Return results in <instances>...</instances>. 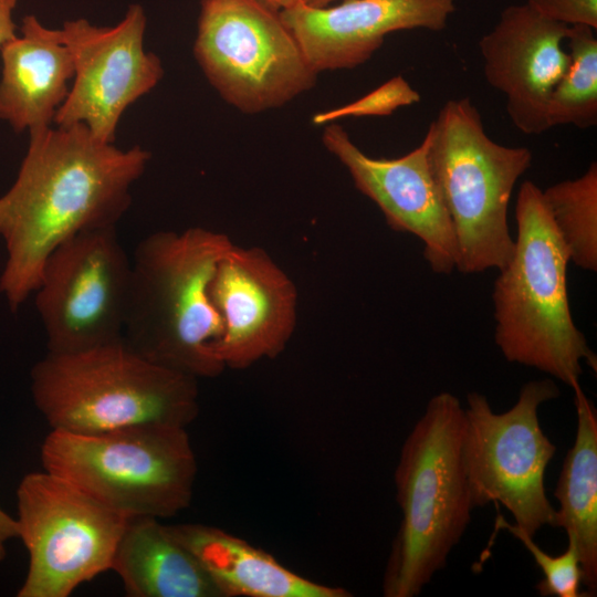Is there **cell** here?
<instances>
[{
  "mask_svg": "<svg viewBox=\"0 0 597 597\" xmlns=\"http://www.w3.org/2000/svg\"><path fill=\"white\" fill-rule=\"evenodd\" d=\"M495 530H506L514 535L532 554L536 565L544 577L536 585V589L544 597H579L586 596L580 591L583 585V570L575 543L568 540L566 551L561 555H549L536 545L533 537L510 524L502 515H498Z\"/></svg>",
  "mask_w": 597,
  "mask_h": 597,
  "instance_id": "603a6c76",
  "label": "cell"
},
{
  "mask_svg": "<svg viewBox=\"0 0 597 597\" xmlns=\"http://www.w3.org/2000/svg\"><path fill=\"white\" fill-rule=\"evenodd\" d=\"M419 98V94L397 76L354 103L315 114L312 122L322 125L345 116L388 115L399 106L417 103Z\"/></svg>",
  "mask_w": 597,
  "mask_h": 597,
  "instance_id": "cb8c5ba5",
  "label": "cell"
},
{
  "mask_svg": "<svg viewBox=\"0 0 597 597\" xmlns=\"http://www.w3.org/2000/svg\"><path fill=\"white\" fill-rule=\"evenodd\" d=\"M111 569L129 597H221L198 559L160 519H128Z\"/></svg>",
  "mask_w": 597,
  "mask_h": 597,
  "instance_id": "d6986e66",
  "label": "cell"
},
{
  "mask_svg": "<svg viewBox=\"0 0 597 597\" xmlns=\"http://www.w3.org/2000/svg\"><path fill=\"white\" fill-rule=\"evenodd\" d=\"M464 408L433 396L407 436L395 470L402 519L388 555L385 597H415L442 569L471 521L463 460Z\"/></svg>",
  "mask_w": 597,
  "mask_h": 597,
  "instance_id": "3957f363",
  "label": "cell"
},
{
  "mask_svg": "<svg viewBox=\"0 0 597 597\" xmlns=\"http://www.w3.org/2000/svg\"><path fill=\"white\" fill-rule=\"evenodd\" d=\"M301 1H303L305 4L310 7L322 8V7L331 6L333 2L338 1V0H301Z\"/></svg>",
  "mask_w": 597,
  "mask_h": 597,
  "instance_id": "f1b7e54d",
  "label": "cell"
},
{
  "mask_svg": "<svg viewBox=\"0 0 597 597\" xmlns=\"http://www.w3.org/2000/svg\"><path fill=\"white\" fill-rule=\"evenodd\" d=\"M116 228L80 232L48 256L34 291L48 352H80L123 336L130 259Z\"/></svg>",
  "mask_w": 597,
  "mask_h": 597,
  "instance_id": "8fae6325",
  "label": "cell"
},
{
  "mask_svg": "<svg viewBox=\"0 0 597 597\" xmlns=\"http://www.w3.org/2000/svg\"><path fill=\"white\" fill-rule=\"evenodd\" d=\"M217 586L221 597H350L345 588L313 582L272 555L219 527L169 525Z\"/></svg>",
  "mask_w": 597,
  "mask_h": 597,
  "instance_id": "ac0fdd59",
  "label": "cell"
},
{
  "mask_svg": "<svg viewBox=\"0 0 597 597\" xmlns=\"http://www.w3.org/2000/svg\"><path fill=\"white\" fill-rule=\"evenodd\" d=\"M322 140L347 169L357 190L378 206L389 228L418 237L431 271L450 274L457 266V243L430 169L428 138L392 159L369 157L338 124L325 127Z\"/></svg>",
  "mask_w": 597,
  "mask_h": 597,
  "instance_id": "5bb4252c",
  "label": "cell"
},
{
  "mask_svg": "<svg viewBox=\"0 0 597 597\" xmlns=\"http://www.w3.org/2000/svg\"><path fill=\"white\" fill-rule=\"evenodd\" d=\"M558 396L552 379L532 380L513 407L494 412L485 396L467 395L463 460L472 507L501 503L532 537L552 526L555 513L544 476L556 446L542 430L538 408Z\"/></svg>",
  "mask_w": 597,
  "mask_h": 597,
  "instance_id": "9c48e42d",
  "label": "cell"
},
{
  "mask_svg": "<svg viewBox=\"0 0 597 597\" xmlns=\"http://www.w3.org/2000/svg\"><path fill=\"white\" fill-rule=\"evenodd\" d=\"M11 188L0 197L7 261L0 293L15 312L34 293L50 253L71 237L117 227L150 153L97 139L84 124L29 132Z\"/></svg>",
  "mask_w": 597,
  "mask_h": 597,
  "instance_id": "6da1fadb",
  "label": "cell"
},
{
  "mask_svg": "<svg viewBox=\"0 0 597 597\" xmlns=\"http://www.w3.org/2000/svg\"><path fill=\"white\" fill-rule=\"evenodd\" d=\"M227 234L191 227L143 238L130 259L123 336L160 366L199 378L226 368L216 355L223 323L210 296Z\"/></svg>",
  "mask_w": 597,
  "mask_h": 597,
  "instance_id": "7a4b0ae2",
  "label": "cell"
},
{
  "mask_svg": "<svg viewBox=\"0 0 597 597\" xmlns=\"http://www.w3.org/2000/svg\"><path fill=\"white\" fill-rule=\"evenodd\" d=\"M17 499L19 538L29 553L19 597H69L112 568L129 517L45 470L24 475Z\"/></svg>",
  "mask_w": 597,
  "mask_h": 597,
  "instance_id": "30bf717a",
  "label": "cell"
},
{
  "mask_svg": "<svg viewBox=\"0 0 597 597\" xmlns=\"http://www.w3.org/2000/svg\"><path fill=\"white\" fill-rule=\"evenodd\" d=\"M193 55L219 95L249 114L286 104L317 76L281 10L263 0H201Z\"/></svg>",
  "mask_w": 597,
  "mask_h": 597,
  "instance_id": "ba28073f",
  "label": "cell"
},
{
  "mask_svg": "<svg viewBox=\"0 0 597 597\" xmlns=\"http://www.w3.org/2000/svg\"><path fill=\"white\" fill-rule=\"evenodd\" d=\"M577 429L554 496L559 503L553 527L565 530L577 548L587 596L597 591V412L580 385L573 387Z\"/></svg>",
  "mask_w": 597,
  "mask_h": 597,
  "instance_id": "ffe728a7",
  "label": "cell"
},
{
  "mask_svg": "<svg viewBox=\"0 0 597 597\" xmlns=\"http://www.w3.org/2000/svg\"><path fill=\"white\" fill-rule=\"evenodd\" d=\"M20 31L0 48V119L17 133H29L53 124L74 66L59 29H49L29 14Z\"/></svg>",
  "mask_w": 597,
  "mask_h": 597,
  "instance_id": "e0dca14e",
  "label": "cell"
},
{
  "mask_svg": "<svg viewBox=\"0 0 597 597\" xmlns=\"http://www.w3.org/2000/svg\"><path fill=\"white\" fill-rule=\"evenodd\" d=\"M210 296L223 323L214 350L224 368L244 369L283 352L296 326L297 291L265 250L233 243Z\"/></svg>",
  "mask_w": 597,
  "mask_h": 597,
  "instance_id": "4fadbf2b",
  "label": "cell"
},
{
  "mask_svg": "<svg viewBox=\"0 0 597 597\" xmlns=\"http://www.w3.org/2000/svg\"><path fill=\"white\" fill-rule=\"evenodd\" d=\"M265 1L266 3L282 10V9H285V8H289L293 4H295L296 2H298L300 0H263Z\"/></svg>",
  "mask_w": 597,
  "mask_h": 597,
  "instance_id": "83f0119b",
  "label": "cell"
},
{
  "mask_svg": "<svg viewBox=\"0 0 597 597\" xmlns=\"http://www.w3.org/2000/svg\"><path fill=\"white\" fill-rule=\"evenodd\" d=\"M543 191L551 219L569 261L587 271H597V164L576 179H567Z\"/></svg>",
  "mask_w": 597,
  "mask_h": 597,
  "instance_id": "44dd1931",
  "label": "cell"
},
{
  "mask_svg": "<svg viewBox=\"0 0 597 597\" xmlns=\"http://www.w3.org/2000/svg\"><path fill=\"white\" fill-rule=\"evenodd\" d=\"M43 470L127 516L167 519L193 496L197 459L186 427L144 423L96 433L52 429Z\"/></svg>",
  "mask_w": 597,
  "mask_h": 597,
  "instance_id": "52a82bcc",
  "label": "cell"
},
{
  "mask_svg": "<svg viewBox=\"0 0 597 597\" xmlns=\"http://www.w3.org/2000/svg\"><path fill=\"white\" fill-rule=\"evenodd\" d=\"M549 19L572 25L597 29V0H527Z\"/></svg>",
  "mask_w": 597,
  "mask_h": 597,
  "instance_id": "d4e9b609",
  "label": "cell"
},
{
  "mask_svg": "<svg viewBox=\"0 0 597 597\" xmlns=\"http://www.w3.org/2000/svg\"><path fill=\"white\" fill-rule=\"evenodd\" d=\"M146 15L132 4L114 27L85 19L65 21L59 29L67 45L74 75L53 124H84L100 140L114 143L124 112L163 78L160 59L146 51Z\"/></svg>",
  "mask_w": 597,
  "mask_h": 597,
  "instance_id": "7c38bea8",
  "label": "cell"
},
{
  "mask_svg": "<svg viewBox=\"0 0 597 597\" xmlns=\"http://www.w3.org/2000/svg\"><path fill=\"white\" fill-rule=\"evenodd\" d=\"M594 29H568L569 63L552 92L548 104L551 128L573 125L587 129L597 125V39Z\"/></svg>",
  "mask_w": 597,
  "mask_h": 597,
  "instance_id": "7402d4cb",
  "label": "cell"
},
{
  "mask_svg": "<svg viewBox=\"0 0 597 597\" xmlns=\"http://www.w3.org/2000/svg\"><path fill=\"white\" fill-rule=\"evenodd\" d=\"M454 11L455 0H342L322 8L300 0L281 17L318 74L364 64L389 33L442 31Z\"/></svg>",
  "mask_w": 597,
  "mask_h": 597,
  "instance_id": "2e32d148",
  "label": "cell"
},
{
  "mask_svg": "<svg viewBox=\"0 0 597 597\" xmlns=\"http://www.w3.org/2000/svg\"><path fill=\"white\" fill-rule=\"evenodd\" d=\"M12 538H19L18 521L0 507V562L6 558L7 543Z\"/></svg>",
  "mask_w": 597,
  "mask_h": 597,
  "instance_id": "4316f807",
  "label": "cell"
},
{
  "mask_svg": "<svg viewBox=\"0 0 597 597\" xmlns=\"http://www.w3.org/2000/svg\"><path fill=\"white\" fill-rule=\"evenodd\" d=\"M568 29L526 1L506 7L479 40L484 77L505 96L511 122L526 135L551 129L549 98L569 63L563 48Z\"/></svg>",
  "mask_w": 597,
  "mask_h": 597,
  "instance_id": "9a60e30c",
  "label": "cell"
},
{
  "mask_svg": "<svg viewBox=\"0 0 597 597\" xmlns=\"http://www.w3.org/2000/svg\"><path fill=\"white\" fill-rule=\"evenodd\" d=\"M17 2L18 0H0V48L18 35L12 18Z\"/></svg>",
  "mask_w": 597,
  "mask_h": 597,
  "instance_id": "484cf974",
  "label": "cell"
},
{
  "mask_svg": "<svg viewBox=\"0 0 597 597\" xmlns=\"http://www.w3.org/2000/svg\"><path fill=\"white\" fill-rule=\"evenodd\" d=\"M517 234L494 282V339L510 363L534 367L569 387L582 362L597 358L575 325L567 294L568 252L551 219L543 191L525 180L515 205Z\"/></svg>",
  "mask_w": 597,
  "mask_h": 597,
  "instance_id": "277c9868",
  "label": "cell"
},
{
  "mask_svg": "<svg viewBox=\"0 0 597 597\" xmlns=\"http://www.w3.org/2000/svg\"><path fill=\"white\" fill-rule=\"evenodd\" d=\"M425 136L454 232L455 269L464 274L500 270L514 251L507 209L516 181L532 165L531 149L491 139L469 97L447 101Z\"/></svg>",
  "mask_w": 597,
  "mask_h": 597,
  "instance_id": "8992f818",
  "label": "cell"
},
{
  "mask_svg": "<svg viewBox=\"0 0 597 597\" xmlns=\"http://www.w3.org/2000/svg\"><path fill=\"white\" fill-rule=\"evenodd\" d=\"M33 401L54 430L96 433L144 423L188 427L198 379L150 362L124 336L74 353H50L31 370Z\"/></svg>",
  "mask_w": 597,
  "mask_h": 597,
  "instance_id": "5b68a950",
  "label": "cell"
}]
</instances>
